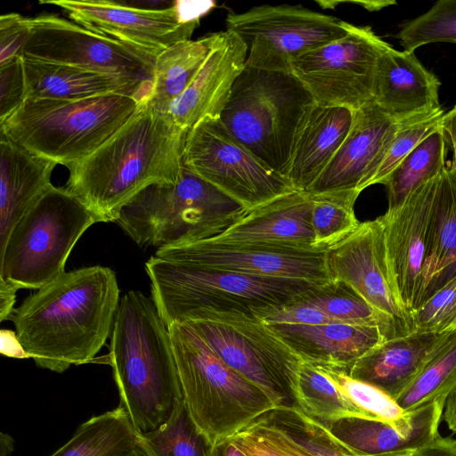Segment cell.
<instances>
[{"mask_svg": "<svg viewBox=\"0 0 456 456\" xmlns=\"http://www.w3.org/2000/svg\"><path fill=\"white\" fill-rule=\"evenodd\" d=\"M119 302L115 272L93 265L65 272L27 297L12 321L29 358L62 373L95 357L110 338Z\"/></svg>", "mask_w": 456, "mask_h": 456, "instance_id": "6da1fadb", "label": "cell"}, {"mask_svg": "<svg viewBox=\"0 0 456 456\" xmlns=\"http://www.w3.org/2000/svg\"><path fill=\"white\" fill-rule=\"evenodd\" d=\"M187 133L167 113L145 105L96 151L67 167L65 188L101 222H116L142 191L177 181Z\"/></svg>", "mask_w": 456, "mask_h": 456, "instance_id": "7a4b0ae2", "label": "cell"}, {"mask_svg": "<svg viewBox=\"0 0 456 456\" xmlns=\"http://www.w3.org/2000/svg\"><path fill=\"white\" fill-rule=\"evenodd\" d=\"M109 345L119 406L139 434L158 429L183 399L167 326L152 299L129 290L120 299Z\"/></svg>", "mask_w": 456, "mask_h": 456, "instance_id": "3957f363", "label": "cell"}, {"mask_svg": "<svg viewBox=\"0 0 456 456\" xmlns=\"http://www.w3.org/2000/svg\"><path fill=\"white\" fill-rule=\"evenodd\" d=\"M151 299L168 327L208 313L255 315L294 301L311 284L208 268L175 259L157 249L145 263Z\"/></svg>", "mask_w": 456, "mask_h": 456, "instance_id": "277c9868", "label": "cell"}, {"mask_svg": "<svg viewBox=\"0 0 456 456\" xmlns=\"http://www.w3.org/2000/svg\"><path fill=\"white\" fill-rule=\"evenodd\" d=\"M145 105L142 99L124 94L27 99L0 122V134L35 155L69 167L96 151Z\"/></svg>", "mask_w": 456, "mask_h": 456, "instance_id": "5b68a950", "label": "cell"}, {"mask_svg": "<svg viewBox=\"0 0 456 456\" xmlns=\"http://www.w3.org/2000/svg\"><path fill=\"white\" fill-rule=\"evenodd\" d=\"M315 104L292 73L245 66L220 120L261 161L288 178L297 138Z\"/></svg>", "mask_w": 456, "mask_h": 456, "instance_id": "8992f818", "label": "cell"}, {"mask_svg": "<svg viewBox=\"0 0 456 456\" xmlns=\"http://www.w3.org/2000/svg\"><path fill=\"white\" fill-rule=\"evenodd\" d=\"M167 328L183 398L211 445L276 408L260 387L225 364L188 323L175 322Z\"/></svg>", "mask_w": 456, "mask_h": 456, "instance_id": "52a82bcc", "label": "cell"}, {"mask_svg": "<svg viewBox=\"0 0 456 456\" xmlns=\"http://www.w3.org/2000/svg\"><path fill=\"white\" fill-rule=\"evenodd\" d=\"M245 210L183 165L176 182L142 191L116 223L139 247L160 249L213 238Z\"/></svg>", "mask_w": 456, "mask_h": 456, "instance_id": "ba28073f", "label": "cell"}, {"mask_svg": "<svg viewBox=\"0 0 456 456\" xmlns=\"http://www.w3.org/2000/svg\"><path fill=\"white\" fill-rule=\"evenodd\" d=\"M100 218L65 187L53 184L0 248V280L18 289H39L63 273L83 233Z\"/></svg>", "mask_w": 456, "mask_h": 456, "instance_id": "9c48e42d", "label": "cell"}, {"mask_svg": "<svg viewBox=\"0 0 456 456\" xmlns=\"http://www.w3.org/2000/svg\"><path fill=\"white\" fill-rule=\"evenodd\" d=\"M186 323L225 364L260 387L276 408L297 409L303 362L265 322L242 313H208Z\"/></svg>", "mask_w": 456, "mask_h": 456, "instance_id": "30bf717a", "label": "cell"}, {"mask_svg": "<svg viewBox=\"0 0 456 456\" xmlns=\"http://www.w3.org/2000/svg\"><path fill=\"white\" fill-rule=\"evenodd\" d=\"M225 24L247 46L246 66L283 73H291L297 56L346 36L351 25L290 4H262L229 13Z\"/></svg>", "mask_w": 456, "mask_h": 456, "instance_id": "8fae6325", "label": "cell"}, {"mask_svg": "<svg viewBox=\"0 0 456 456\" xmlns=\"http://www.w3.org/2000/svg\"><path fill=\"white\" fill-rule=\"evenodd\" d=\"M183 165L246 209L296 191L233 137L220 118H206L186 136Z\"/></svg>", "mask_w": 456, "mask_h": 456, "instance_id": "7c38bea8", "label": "cell"}, {"mask_svg": "<svg viewBox=\"0 0 456 456\" xmlns=\"http://www.w3.org/2000/svg\"><path fill=\"white\" fill-rule=\"evenodd\" d=\"M39 3L58 6L77 25L155 59L170 46L190 40L201 17L216 5L213 1L175 0L170 8L146 10L110 0H48Z\"/></svg>", "mask_w": 456, "mask_h": 456, "instance_id": "4fadbf2b", "label": "cell"}, {"mask_svg": "<svg viewBox=\"0 0 456 456\" xmlns=\"http://www.w3.org/2000/svg\"><path fill=\"white\" fill-rule=\"evenodd\" d=\"M388 45L370 27L351 24L346 36L294 59L291 73L316 104L356 110L373 101L378 61Z\"/></svg>", "mask_w": 456, "mask_h": 456, "instance_id": "5bb4252c", "label": "cell"}, {"mask_svg": "<svg viewBox=\"0 0 456 456\" xmlns=\"http://www.w3.org/2000/svg\"><path fill=\"white\" fill-rule=\"evenodd\" d=\"M23 57L121 77L152 86L156 59L53 14L28 18Z\"/></svg>", "mask_w": 456, "mask_h": 456, "instance_id": "9a60e30c", "label": "cell"}, {"mask_svg": "<svg viewBox=\"0 0 456 456\" xmlns=\"http://www.w3.org/2000/svg\"><path fill=\"white\" fill-rule=\"evenodd\" d=\"M331 281L352 287L374 309L389 318L401 336L414 330L406 310L391 282L380 217L360 223L358 228L327 250Z\"/></svg>", "mask_w": 456, "mask_h": 456, "instance_id": "2e32d148", "label": "cell"}, {"mask_svg": "<svg viewBox=\"0 0 456 456\" xmlns=\"http://www.w3.org/2000/svg\"><path fill=\"white\" fill-rule=\"evenodd\" d=\"M160 249L187 264L245 275L293 280L314 287L331 281L327 267V251L208 240Z\"/></svg>", "mask_w": 456, "mask_h": 456, "instance_id": "e0dca14e", "label": "cell"}, {"mask_svg": "<svg viewBox=\"0 0 456 456\" xmlns=\"http://www.w3.org/2000/svg\"><path fill=\"white\" fill-rule=\"evenodd\" d=\"M440 175L419 186L401 206L387 208L379 216L389 277L411 314L419 303Z\"/></svg>", "mask_w": 456, "mask_h": 456, "instance_id": "ac0fdd59", "label": "cell"}, {"mask_svg": "<svg viewBox=\"0 0 456 456\" xmlns=\"http://www.w3.org/2000/svg\"><path fill=\"white\" fill-rule=\"evenodd\" d=\"M411 118H394L374 101L354 110L346 139L307 192L342 190L362 192L370 186L378 162L395 133Z\"/></svg>", "mask_w": 456, "mask_h": 456, "instance_id": "d6986e66", "label": "cell"}, {"mask_svg": "<svg viewBox=\"0 0 456 456\" xmlns=\"http://www.w3.org/2000/svg\"><path fill=\"white\" fill-rule=\"evenodd\" d=\"M248 49L233 32H216L212 49L190 86L170 105L167 115L189 131L206 118H220L232 86L246 66Z\"/></svg>", "mask_w": 456, "mask_h": 456, "instance_id": "ffe728a7", "label": "cell"}, {"mask_svg": "<svg viewBox=\"0 0 456 456\" xmlns=\"http://www.w3.org/2000/svg\"><path fill=\"white\" fill-rule=\"evenodd\" d=\"M312 211L311 195L306 191H293L246 209L218 235L204 240L314 250Z\"/></svg>", "mask_w": 456, "mask_h": 456, "instance_id": "44dd1931", "label": "cell"}, {"mask_svg": "<svg viewBox=\"0 0 456 456\" xmlns=\"http://www.w3.org/2000/svg\"><path fill=\"white\" fill-rule=\"evenodd\" d=\"M453 330L418 329L405 336L387 339L361 357L347 374L379 388L396 401Z\"/></svg>", "mask_w": 456, "mask_h": 456, "instance_id": "7402d4cb", "label": "cell"}, {"mask_svg": "<svg viewBox=\"0 0 456 456\" xmlns=\"http://www.w3.org/2000/svg\"><path fill=\"white\" fill-rule=\"evenodd\" d=\"M265 323L302 362L347 373L361 357L387 340L379 326L338 322L315 325Z\"/></svg>", "mask_w": 456, "mask_h": 456, "instance_id": "603a6c76", "label": "cell"}, {"mask_svg": "<svg viewBox=\"0 0 456 456\" xmlns=\"http://www.w3.org/2000/svg\"><path fill=\"white\" fill-rule=\"evenodd\" d=\"M441 83L417 59L414 52L398 51L390 45L379 58L373 101L387 115L405 119L440 108Z\"/></svg>", "mask_w": 456, "mask_h": 456, "instance_id": "cb8c5ba5", "label": "cell"}, {"mask_svg": "<svg viewBox=\"0 0 456 456\" xmlns=\"http://www.w3.org/2000/svg\"><path fill=\"white\" fill-rule=\"evenodd\" d=\"M444 403L439 401L414 410L413 420L407 427L354 416L320 423L356 454L376 456L414 452L440 436L438 426Z\"/></svg>", "mask_w": 456, "mask_h": 456, "instance_id": "d4e9b609", "label": "cell"}, {"mask_svg": "<svg viewBox=\"0 0 456 456\" xmlns=\"http://www.w3.org/2000/svg\"><path fill=\"white\" fill-rule=\"evenodd\" d=\"M55 161L0 139V248L51 183Z\"/></svg>", "mask_w": 456, "mask_h": 456, "instance_id": "484cf974", "label": "cell"}, {"mask_svg": "<svg viewBox=\"0 0 456 456\" xmlns=\"http://www.w3.org/2000/svg\"><path fill=\"white\" fill-rule=\"evenodd\" d=\"M22 58L27 99L77 100L124 94L147 103L151 90L143 83L118 76Z\"/></svg>", "mask_w": 456, "mask_h": 456, "instance_id": "4316f807", "label": "cell"}, {"mask_svg": "<svg viewBox=\"0 0 456 456\" xmlns=\"http://www.w3.org/2000/svg\"><path fill=\"white\" fill-rule=\"evenodd\" d=\"M354 110L315 104L294 150L288 179L296 191H308L346 139Z\"/></svg>", "mask_w": 456, "mask_h": 456, "instance_id": "83f0119b", "label": "cell"}, {"mask_svg": "<svg viewBox=\"0 0 456 456\" xmlns=\"http://www.w3.org/2000/svg\"><path fill=\"white\" fill-rule=\"evenodd\" d=\"M455 276L456 173L450 162L439 179L419 306Z\"/></svg>", "mask_w": 456, "mask_h": 456, "instance_id": "f1b7e54d", "label": "cell"}, {"mask_svg": "<svg viewBox=\"0 0 456 456\" xmlns=\"http://www.w3.org/2000/svg\"><path fill=\"white\" fill-rule=\"evenodd\" d=\"M216 36V32L196 40L182 41L162 52L156 58L152 86L146 105L167 113L172 102L200 70Z\"/></svg>", "mask_w": 456, "mask_h": 456, "instance_id": "f546056e", "label": "cell"}, {"mask_svg": "<svg viewBox=\"0 0 456 456\" xmlns=\"http://www.w3.org/2000/svg\"><path fill=\"white\" fill-rule=\"evenodd\" d=\"M137 440L138 432L118 405L82 423L50 456H120L134 448Z\"/></svg>", "mask_w": 456, "mask_h": 456, "instance_id": "4dcf8cb0", "label": "cell"}, {"mask_svg": "<svg viewBox=\"0 0 456 456\" xmlns=\"http://www.w3.org/2000/svg\"><path fill=\"white\" fill-rule=\"evenodd\" d=\"M296 301L316 307L339 322L379 326L387 339L403 337L389 318L374 309L343 281H331L325 285L313 287Z\"/></svg>", "mask_w": 456, "mask_h": 456, "instance_id": "1f68e13d", "label": "cell"}, {"mask_svg": "<svg viewBox=\"0 0 456 456\" xmlns=\"http://www.w3.org/2000/svg\"><path fill=\"white\" fill-rule=\"evenodd\" d=\"M447 143L439 126L413 149L394 169L385 186L388 208L401 206L409 195L424 183L444 171Z\"/></svg>", "mask_w": 456, "mask_h": 456, "instance_id": "d6a6232c", "label": "cell"}, {"mask_svg": "<svg viewBox=\"0 0 456 456\" xmlns=\"http://www.w3.org/2000/svg\"><path fill=\"white\" fill-rule=\"evenodd\" d=\"M297 410L322 423L353 416L369 419L322 370L304 362L297 377Z\"/></svg>", "mask_w": 456, "mask_h": 456, "instance_id": "836d02e7", "label": "cell"}, {"mask_svg": "<svg viewBox=\"0 0 456 456\" xmlns=\"http://www.w3.org/2000/svg\"><path fill=\"white\" fill-rule=\"evenodd\" d=\"M361 191L342 190L310 194L313 201V248L327 251L354 232L360 223L354 204Z\"/></svg>", "mask_w": 456, "mask_h": 456, "instance_id": "e575fe53", "label": "cell"}, {"mask_svg": "<svg viewBox=\"0 0 456 456\" xmlns=\"http://www.w3.org/2000/svg\"><path fill=\"white\" fill-rule=\"evenodd\" d=\"M137 444L147 456H209L211 446L193 422L183 399L160 428L138 433Z\"/></svg>", "mask_w": 456, "mask_h": 456, "instance_id": "d590c367", "label": "cell"}, {"mask_svg": "<svg viewBox=\"0 0 456 456\" xmlns=\"http://www.w3.org/2000/svg\"><path fill=\"white\" fill-rule=\"evenodd\" d=\"M456 386V329L419 375L396 399L405 411L446 401Z\"/></svg>", "mask_w": 456, "mask_h": 456, "instance_id": "8d00e7d4", "label": "cell"}, {"mask_svg": "<svg viewBox=\"0 0 456 456\" xmlns=\"http://www.w3.org/2000/svg\"><path fill=\"white\" fill-rule=\"evenodd\" d=\"M314 456H368L350 451L316 419L296 408L277 407L262 415ZM376 456H410L393 453Z\"/></svg>", "mask_w": 456, "mask_h": 456, "instance_id": "74e56055", "label": "cell"}, {"mask_svg": "<svg viewBox=\"0 0 456 456\" xmlns=\"http://www.w3.org/2000/svg\"><path fill=\"white\" fill-rule=\"evenodd\" d=\"M317 368L331 379L369 419L386 421L397 427L411 424L414 411H403L393 397L379 388L355 379L341 370Z\"/></svg>", "mask_w": 456, "mask_h": 456, "instance_id": "f35d334b", "label": "cell"}, {"mask_svg": "<svg viewBox=\"0 0 456 456\" xmlns=\"http://www.w3.org/2000/svg\"><path fill=\"white\" fill-rule=\"evenodd\" d=\"M396 37L409 52L430 43L456 44V0L436 1L428 12L401 24Z\"/></svg>", "mask_w": 456, "mask_h": 456, "instance_id": "ab89813d", "label": "cell"}, {"mask_svg": "<svg viewBox=\"0 0 456 456\" xmlns=\"http://www.w3.org/2000/svg\"><path fill=\"white\" fill-rule=\"evenodd\" d=\"M444 114V110L440 108L405 122L381 155L370 186L377 183L385 185L387 178L401 161L440 126Z\"/></svg>", "mask_w": 456, "mask_h": 456, "instance_id": "60d3db41", "label": "cell"}, {"mask_svg": "<svg viewBox=\"0 0 456 456\" xmlns=\"http://www.w3.org/2000/svg\"><path fill=\"white\" fill-rule=\"evenodd\" d=\"M227 439L247 456H314L263 416Z\"/></svg>", "mask_w": 456, "mask_h": 456, "instance_id": "b9f144b4", "label": "cell"}, {"mask_svg": "<svg viewBox=\"0 0 456 456\" xmlns=\"http://www.w3.org/2000/svg\"><path fill=\"white\" fill-rule=\"evenodd\" d=\"M26 99L22 56L0 64V122L18 110Z\"/></svg>", "mask_w": 456, "mask_h": 456, "instance_id": "7bdbcfd3", "label": "cell"}, {"mask_svg": "<svg viewBox=\"0 0 456 456\" xmlns=\"http://www.w3.org/2000/svg\"><path fill=\"white\" fill-rule=\"evenodd\" d=\"M30 34L28 18L19 13H6L0 17V64L23 56Z\"/></svg>", "mask_w": 456, "mask_h": 456, "instance_id": "ee69618b", "label": "cell"}, {"mask_svg": "<svg viewBox=\"0 0 456 456\" xmlns=\"http://www.w3.org/2000/svg\"><path fill=\"white\" fill-rule=\"evenodd\" d=\"M456 290V276L411 313L414 330H435Z\"/></svg>", "mask_w": 456, "mask_h": 456, "instance_id": "f6af8a7d", "label": "cell"}, {"mask_svg": "<svg viewBox=\"0 0 456 456\" xmlns=\"http://www.w3.org/2000/svg\"><path fill=\"white\" fill-rule=\"evenodd\" d=\"M416 456H456V439L439 436L416 451Z\"/></svg>", "mask_w": 456, "mask_h": 456, "instance_id": "bcb514c9", "label": "cell"}, {"mask_svg": "<svg viewBox=\"0 0 456 456\" xmlns=\"http://www.w3.org/2000/svg\"><path fill=\"white\" fill-rule=\"evenodd\" d=\"M440 127L443 131L447 146L452 151L451 162L456 173V105H454L442 117Z\"/></svg>", "mask_w": 456, "mask_h": 456, "instance_id": "7dc6e473", "label": "cell"}, {"mask_svg": "<svg viewBox=\"0 0 456 456\" xmlns=\"http://www.w3.org/2000/svg\"><path fill=\"white\" fill-rule=\"evenodd\" d=\"M18 289L9 282L0 280V321L12 320Z\"/></svg>", "mask_w": 456, "mask_h": 456, "instance_id": "c3c4849f", "label": "cell"}, {"mask_svg": "<svg viewBox=\"0 0 456 456\" xmlns=\"http://www.w3.org/2000/svg\"><path fill=\"white\" fill-rule=\"evenodd\" d=\"M1 353L15 358H29L19 341L15 331L1 330Z\"/></svg>", "mask_w": 456, "mask_h": 456, "instance_id": "681fc988", "label": "cell"}, {"mask_svg": "<svg viewBox=\"0 0 456 456\" xmlns=\"http://www.w3.org/2000/svg\"><path fill=\"white\" fill-rule=\"evenodd\" d=\"M456 329V290L446 310L442 314L435 330L448 331Z\"/></svg>", "mask_w": 456, "mask_h": 456, "instance_id": "f907efd6", "label": "cell"}, {"mask_svg": "<svg viewBox=\"0 0 456 456\" xmlns=\"http://www.w3.org/2000/svg\"><path fill=\"white\" fill-rule=\"evenodd\" d=\"M443 414L448 428L456 434V386L446 398Z\"/></svg>", "mask_w": 456, "mask_h": 456, "instance_id": "816d5d0a", "label": "cell"}, {"mask_svg": "<svg viewBox=\"0 0 456 456\" xmlns=\"http://www.w3.org/2000/svg\"><path fill=\"white\" fill-rule=\"evenodd\" d=\"M209 456H247L229 439L222 440L210 446Z\"/></svg>", "mask_w": 456, "mask_h": 456, "instance_id": "f5cc1de1", "label": "cell"}, {"mask_svg": "<svg viewBox=\"0 0 456 456\" xmlns=\"http://www.w3.org/2000/svg\"><path fill=\"white\" fill-rule=\"evenodd\" d=\"M120 456H147L144 451L138 445Z\"/></svg>", "mask_w": 456, "mask_h": 456, "instance_id": "db71d44e", "label": "cell"}]
</instances>
